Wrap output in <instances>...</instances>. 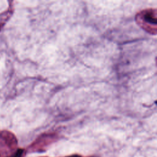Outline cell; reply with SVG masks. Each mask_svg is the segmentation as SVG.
Instances as JSON below:
<instances>
[{"label":"cell","mask_w":157,"mask_h":157,"mask_svg":"<svg viewBox=\"0 0 157 157\" xmlns=\"http://www.w3.org/2000/svg\"><path fill=\"white\" fill-rule=\"evenodd\" d=\"M156 9H148L140 11L136 15L137 24L148 33L155 35L157 28Z\"/></svg>","instance_id":"1"},{"label":"cell","mask_w":157,"mask_h":157,"mask_svg":"<svg viewBox=\"0 0 157 157\" xmlns=\"http://www.w3.org/2000/svg\"><path fill=\"white\" fill-rule=\"evenodd\" d=\"M23 151H24L23 149H18L13 155H12L9 157H22Z\"/></svg>","instance_id":"2"},{"label":"cell","mask_w":157,"mask_h":157,"mask_svg":"<svg viewBox=\"0 0 157 157\" xmlns=\"http://www.w3.org/2000/svg\"><path fill=\"white\" fill-rule=\"evenodd\" d=\"M67 157H81L79 155H71L69 156H67Z\"/></svg>","instance_id":"3"}]
</instances>
